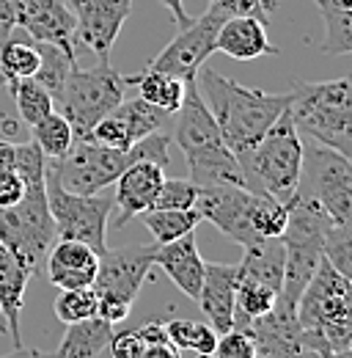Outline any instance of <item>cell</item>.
Masks as SVG:
<instances>
[{
	"label": "cell",
	"instance_id": "obj_36",
	"mask_svg": "<svg viewBox=\"0 0 352 358\" xmlns=\"http://www.w3.org/2000/svg\"><path fill=\"white\" fill-rule=\"evenodd\" d=\"M322 257L352 281V224H333L328 229Z\"/></svg>",
	"mask_w": 352,
	"mask_h": 358
},
{
	"label": "cell",
	"instance_id": "obj_4",
	"mask_svg": "<svg viewBox=\"0 0 352 358\" xmlns=\"http://www.w3.org/2000/svg\"><path fill=\"white\" fill-rule=\"evenodd\" d=\"M298 322L306 331V345L319 358L352 350V289L325 257L306 284L298 306Z\"/></svg>",
	"mask_w": 352,
	"mask_h": 358
},
{
	"label": "cell",
	"instance_id": "obj_49",
	"mask_svg": "<svg viewBox=\"0 0 352 358\" xmlns=\"http://www.w3.org/2000/svg\"><path fill=\"white\" fill-rule=\"evenodd\" d=\"M0 336H8V328H6V320H3V314H0Z\"/></svg>",
	"mask_w": 352,
	"mask_h": 358
},
{
	"label": "cell",
	"instance_id": "obj_13",
	"mask_svg": "<svg viewBox=\"0 0 352 358\" xmlns=\"http://www.w3.org/2000/svg\"><path fill=\"white\" fill-rule=\"evenodd\" d=\"M226 17L228 14L220 11L218 6H210L207 14L198 20H190V25L182 28L174 39L163 47V52H157L149 61L146 69L179 78L182 83H193L198 69L204 66V61L215 52V39H218V31Z\"/></svg>",
	"mask_w": 352,
	"mask_h": 358
},
{
	"label": "cell",
	"instance_id": "obj_45",
	"mask_svg": "<svg viewBox=\"0 0 352 358\" xmlns=\"http://www.w3.org/2000/svg\"><path fill=\"white\" fill-rule=\"evenodd\" d=\"M168 11H171V17H174V22L179 25V31L182 28H187L190 25V17H187V11H184V6H182V0H160Z\"/></svg>",
	"mask_w": 352,
	"mask_h": 358
},
{
	"label": "cell",
	"instance_id": "obj_33",
	"mask_svg": "<svg viewBox=\"0 0 352 358\" xmlns=\"http://www.w3.org/2000/svg\"><path fill=\"white\" fill-rule=\"evenodd\" d=\"M6 89H8V94L14 96V108H17L20 119H22L28 127H34L39 119H44L47 113L55 110L52 96H50V94L44 91V86H39L34 78L14 80V83H8Z\"/></svg>",
	"mask_w": 352,
	"mask_h": 358
},
{
	"label": "cell",
	"instance_id": "obj_51",
	"mask_svg": "<svg viewBox=\"0 0 352 358\" xmlns=\"http://www.w3.org/2000/svg\"><path fill=\"white\" fill-rule=\"evenodd\" d=\"M196 358H218L215 353H201V356H196Z\"/></svg>",
	"mask_w": 352,
	"mask_h": 358
},
{
	"label": "cell",
	"instance_id": "obj_40",
	"mask_svg": "<svg viewBox=\"0 0 352 358\" xmlns=\"http://www.w3.org/2000/svg\"><path fill=\"white\" fill-rule=\"evenodd\" d=\"M215 356L218 358H256V342L251 339V334L231 328V331H226V334L218 336Z\"/></svg>",
	"mask_w": 352,
	"mask_h": 358
},
{
	"label": "cell",
	"instance_id": "obj_28",
	"mask_svg": "<svg viewBox=\"0 0 352 358\" xmlns=\"http://www.w3.org/2000/svg\"><path fill=\"white\" fill-rule=\"evenodd\" d=\"M146 229L152 231L154 243L163 245V243H174L179 237L196 231V226L201 224V215L198 210H146L138 215Z\"/></svg>",
	"mask_w": 352,
	"mask_h": 358
},
{
	"label": "cell",
	"instance_id": "obj_5",
	"mask_svg": "<svg viewBox=\"0 0 352 358\" xmlns=\"http://www.w3.org/2000/svg\"><path fill=\"white\" fill-rule=\"evenodd\" d=\"M289 116L298 133H306L314 143L336 149L350 157L352 152V80H295L289 89Z\"/></svg>",
	"mask_w": 352,
	"mask_h": 358
},
{
	"label": "cell",
	"instance_id": "obj_30",
	"mask_svg": "<svg viewBox=\"0 0 352 358\" xmlns=\"http://www.w3.org/2000/svg\"><path fill=\"white\" fill-rule=\"evenodd\" d=\"M39 69V50L34 45V39H14L8 36L6 42H0V72L6 86L14 80H25L34 78Z\"/></svg>",
	"mask_w": 352,
	"mask_h": 358
},
{
	"label": "cell",
	"instance_id": "obj_48",
	"mask_svg": "<svg viewBox=\"0 0 352 358\" xmlns=\"http://www.w3.org/2000/svg\"><path fill=\"white\" fill-rule=\"evenodd\" d=\"M333 6H339V8H350L352 11V0H330Z\"/></svg>",
	"mask_w": 352,
	"mask_h": 358
},
{
	"label": "cell",
	"instance_id": "obj_8",
	"mask_svg": "<svg viewBox=\"0 0 352 358\" xmlns=\"http://www.w3.org/2000/svg\"><path fill=\"white\" fill-rule=\"evenodd\" d=\"M124 91L127 78L113 69L110 61H99L91 69H80L75 64L55 99V110L66 116L75 133H91L99 119L124 102Z\"/></svg>",
	"mask_w": 352,
	"mask_h": 358
},
{
	"label": "cell",
	"instance_id": "obj_12",
	"mask_svg": "<svg viewBox=\"0 0 352 358\" xmlns=\"http://www.w3.org/2000/svg\"><path fill=\"white\" fill-rule=\"evenodd\" d=\"M264 193H254L242 185H212L198 187L196 210L201 221H210L228 240L240 243L242 248L262 243L256 234V210Z\"/></svg>",
	"mask_w": 352,
	"mask_h": 358
},
{
	"label": "cell",
	"instance_id": "obj_27",
	"mask_svg": "<svg viewBox=\"0 0 352 358\" xmlns=\"http://www.w3.org/2000/svg\"><path fill=\"white\" fill-rule=\"evenodd\" d=\"M39 50V69L34 75V80L44 86V91L52 96V102L58 99V94L64 89V80L66 75L72 72V66L78 64V55L64 50L58 45H50V42H34Z\"/></svg>",
	"mask_w": 352,
	"mask_h": 358
},
{
	"label": "cell",
	"instance_id": "obj_2",
	"mask_svg": "<svg viewBox=\"0 0 352 358\" xmlns=\"http://www.w3.org/2000/svg\"><path fill=\"white\" fill-rule=\"evenodd\" d=\"M168 146H171V135H166L163 130L135 141L124 152L96 143L88 133H75L69 152L58 160H47V169L69 193H102L132 163L146 160L168 169Z\"/></svg>",
	"mask_w": 352,
	"mask_h": 358
},
{
	"label": "cell",
	"instance_id": "obj_17",
	"mask_svg": "<svg viewBox=\"0 0 352 358\" xmlns=\"http://www.w3.org/2000/svg\"><path fill=\"white\" fill-rule=\"evenodd\" d=\"M17 28L34 42H50L75 52V14L64 0H22Z\"/></svg>",
	"mask_w": 352,
	"mask_h": 358
},
{
	"label": "cell",
	"instance_id": "obj_11",
	"mask_svg": "<svg viewBox=\"0 0 352 358\" xmlns=\"http://www.w3.org/2000/svg\"><path fill=\"white\" fill-rule=\"evenodd\" d=\"M47 207L55 224V234L61 240H78L91 245L96 254L108 248V218L113 213V196L108 193H69L58 185L55 174L47 169Z\"/></svg>",
	"mask_w": 352,
	"mask_h": 358
},
{
	"label": "cell",
	"instance_id": "obj_31",
	"mask_svg": "<svg viewBox=\"0 0 352 358\" xmlns=\"http://www.w3.org/2000/svg\"><path fill=\"white\" fill-rule=\"evenodd\" d=\"M72 138H75L72 124H69L66 116L58 113V110L47 113L44 119H39V122L31 127V141L42 149V155L47 160L64 157V155L69 152V146H72Z\"/></svg>",
	"mask_w": 352,
	"mask_h": 358
},
{
	"label": "cell",
	"instance_id": "obj_23",
	"mask_svg": "<svg viewBox=\"0 0 352 358\" xmlns=\"http://www.w3.org/2000/svg\"><path fill=\"white\" fill-rule=\"evenodd\" d=\"M31 275L34 273L0 243V314L6 320V328H8V336H11L14 348H22L20 314L25 306V289H28Z\"/></svg>",
	"mask_w": 352,
	"mask_h": 358
},
{
	"label": "cell",
	"instance_id": "obj_20",
	"mask_svg": "<svg viewBox=\"0 0 352 358\" xmlns=\"http://www.w3.org/2000/svg\"><path fill=\"white\" fill-rule=\"evenodd\" d=\"M47 278L58 289L94 287L99 254L78 240H61L47 251Z\"/></svg>",
	"mask_w": 352,
	"mask_h": 358
},
{
	"label": "cell",
	"instance_id": "obj_24",
	"mask_svg": "<svg viewBox=\"0 0 352 358\" xmlns=\"http://www.w3.org/2000/svg\"><path fill=\"white\" fill-rule=\"evenodd\" d=\"M237 281H256L281 292L284 281V243L281 237H267L245 248L242 262H237Z\"/></svg>",
	"mask_w": 352,
	"mask_h": 358
},
{
	"label": "cell",
	"instance_id": "obj_53",
	"mask_svg": "<svg viewBox=\"0 0 352 358\" xmlns=\"http://www.w3.org/2000/svg\"><path fill=\"white\" fill-rule=\"evenodd\" d=\"M6 89V80H3V72H0V91Z\"/></svg>",
	"mask_w": 352,
	"mask_h": 358
},
{
	"label": "cell",
	"instance_id": "obj_18",
	"mask_svg": "<svg viewBox=\"0 0 352 358\" xmlns=\"http://www.w3.org/2000/svg\"><path fill=\"white\" fill-rule=\"evenodd\" d=\"M166 179V169L157 163H132L130 169L122 171V177L116 179V196H113V210L116 226L130 224L132 218H138L140 213L154 207V199L160 193V185Z\"/></svg>",
	"mask_w": 352,
	"mask_h": 358
},
{
	"label": "cell",
	"instance_id": "obj_9",
	"mask_svg": "<svg viewBox=\"0 0 352 358\" xmlns=\"http://www.w3.org/2000/svg\"><path fill=\"white\" fill-rule=\"evenodd\" d=\"M22 185H25L22 201L14 207H0V243L31 273H36L58 234L47 207L44 177L25 179Z\"/></svg>",
	"mask_w": 352,
	"mask_h": 358
},
{
	"label": "cell",
	"instance_id": "obj_21",
	"mask_svg": "<svg viewBox=\"0 0 352 358\" xmlns=\"http://www.w3.org/2000/svg\"><path fill=\"white\" fill-rule=\"evenodd\" d=\"M154 265L166 270V275L174 281L176 287L187 295V298H198L201 281H204V259L198 254V243L196 234H184L174 243H163L154 248Z\"/></svg>",
	"mask_w": 352,
	"mask_h": 358
},
{
	"label": "cell",
	"instance_id": "obj_15",
	"mask_svg": "<svg viewBox=\"0 0 352 358\" xmlns=\"http://www.w3.org/2000/svg\"><path fill=\"white\" fill-rule=\"evenodd\" d=\"M75 14V45L91 50L99 61H110L132 0H66Z\"/></svg>",
	"mask_w": 352,
	"mask_h": 358
},
{
	"label": "cell",
	"instance_id": "obj_37",
	"mask_svg": "<svg viewBox=\"0 0 352 358\" xmlns=\"http://www.w3.org/2000/svg\"><path fill=\"white\" fill-rule=\"evenodd\" d=\"M198 196V185L190 179H163L160 193L152 210H193Z\"/></svg>",
	"mask_w": 352,
	"mask_h": 358
},
{
	"label": "cell",
	"instance_id": "obj_41",
	"mask_svg": "<svg viewBox=\"0 0 352 358\" xmlns=\"http://www.w3.org/2000/svg\"><path fill=\"white\" fill-rule=\"evenodd\" d=\"M108 350H110V358H140L143 356V350H146V342L140 339L138 328H135V331L130 328V331L113 334Z\"/></svg>",
	"mask_w": 352,
	"mask_h": 358
},
{
	"label": "cell",
	"instance_id": "obj_7",
	"mask_svg": "<svg viewBox=\"0 0 352 358\" xmlns=\"http://www.w3.org/2000/svg\"><path fill=\"white\" fill-rule=\"evenodd\" d=\"M295 201L308 204L333 224H352L350 157L319 143H303V166Z\"/></svg>",
	"mask_w": 352,
	"mask_h": 358
},
{
	"label": "cell",
	"instance_id": "obj_19",
	"mask_svg": "<svg viewBox=\"0 0 352 358\" xmlns=\"http://www.w3.org/2000/svg\"><path fill=\"white\" fill-rule=\"evenodd\" d=\"M234 295H237V265H223V262L204 265V281L196 301L218 336L234 328Z\"/></svg>",
	"mask_w": 352,
	"mask_h": 358
},
{
	"label": "cell",
	"instance_id": "obj_42",
	"mask_svg": "<svg viewBox=\"0 0 352 358\" xmlns=\"http://www.w3.org/2000/svg\"><path fill=\"white\" fill-rule=\"evenodd\" d=\"M132 303L122 301V298H113V295H99L96 292V317H102L105 322L110 325H119L130 317Z\"/></svg>",
	"mask_w": 352,
	"mask_h": 358
},
{
	"label": "cell",
	"instance_id": "obj_16",
	"mask_svg": "<svg viewBox=\"0 0 352 358\" xmlns=\"http://www.w3.org/2000/svg\"><path fill=\"white\" fill-rule=\"evenodd\" d=\"M248 334L256 342V350L272 358H319L306 345V331L298 322L295 309L275 301L267 314L248 322Z\"/></svg>",
	"mask_w": 352,
	"mask_h": 358
},
{
	"label": "cell",
	"instance_id": "obj_25",
	"mask_svg": "<svg viewBox=\"0 0 352 358\" xmlns=\"http://www.w3.org/2000/svg\"><path fill=\"white\" fill-rule=\"evenodd\" d=\"M113 334H116L113 325L94 314L88 320L66 325V334H64L58 350L47 358H96L102 350H108Z\"/></svg>",
	"mask_w": 352,
	"mask_h": 358
},
{
	"label": "cell",
	"instance_id": "obj_6",
	"mask_svg": "<svg viewBox=\"0 0 352 358\" xmlns=\"http://www.w3.org/2000/svg\"><path fill=\"white\" fill-rule=\"evenodd\" d=\"M245 177V187L267 193L281 204H292L303 166V138L298 133L289 110H284L267 130L251 155L237 160Z\"/></svg>",
	"mask_w": 352,
	"mask_h": 358
},
{
	"label": "cell",
	"instance_id": "obj_52",
	"mask_svg": "<svg viewBox=\"0 0 352 358\" xmlns=\"http://www.w3.org/2000/svg\"><path fill=\"white\" fill-rule=\"evenodd\" d=\"M256 358H272V356H267V353H262V350H256Z\"/></svg>",
	"mask_w": 352,
	"mask_h": 358
},
{
	"label": "cell",
	"instance_id": "obj_34",
	"mask_svg": "<svg viewBox=\"0 0 352 358\" xmlns=\"http://www.w3.org/2000/svg\"><path fill=\"white\" fill-rule=\"evenodd\" d=\"M168 339L176 350H193L196 356L201 353H215L218 334L210 322H196V320H171L166 322Z\"/></svg>",
	"mask_w": 352,
	"mask_h": 358
},
{
	"label": "cell",
	"instance_id": "obj_3",
	"mask_svg": "<svg viewBox=\"0 0 352 358\" xmlns=\"http://www.w3.org/2000/svg\"><path fill=\"white\" fill-rule=\"evenodd\" d=\"M171 122L176 127L171 138L187 160L190 182H196L198 187H212V185H242L245 187L242 169L237 157L231 155V149L223 143L215 116L210 113L196 80L187 83L184 99Z\"/></svg>",
	"mask_w": 352,
	"mask_h": 358
},
{
	"label": "cell",
	"instance_id": "obj_44",
	"mask_svg": "<svg viewBox=\"0 0 352 358\" xmlns=\"http://www.w3.org/2000/svg\"><path fill=\"white\" fill-rule=\"evenodd\" d=\"M140 358H182V353L176 350L171 342H160V345H149Z\"/></svg>",
	"mask_w": 352,
	"mask_h": 358
},
{
	"label": "cell",
	"instance_id": "obj_1",
	"mask_svg": "<svg viewBox=\"0 0 352 358\" xmlns=\"http://www.w3.org/2000/svg\"><path fill=\"white\" fill-rule=\"evenodd\" d=\"M196 86L201 91L210 113L215 116L223 143L231 149L237 160L251 155L275 119L289 108V91L272 94L262 89H248L215 69L201 66L196 75Z\"/></svg>",
	"mask_w": 352,
	"mask_h": 358
},
{
	"label": "cell",
	"instance_id": "obj_14",
	"mask_svg": "<svg viewBox=\"0 0 352 358\" xmlns=\"http://www.w3.org/2000/svg\"><path fill=\"white\" fill-rule=\"evenodd\" d=\"M154 248L157 243H132L124 248H105L99 254V265L94 275V289L99 295H113L127 303H135L140 287L154 268Z\"/></svg>",
	"mask_w": 352,
	"mask_h": 358
},
{
	"label": "cell",
	"instance_id": "obj_10",
	"mask_svg": "<svg viewBox=\"0 0 352 358\" xmlns=\"http://www.w3.org/2000/svg\"><path fill=\"white\" fill-rule=\"evenodd\" d=\"M333 226L322 213L311 210L308 204L292 201L289 204V221L281 234L284 243V281H281V292L278 301L286 303L289 309L298 306L306 284L311 281L314 270L322 259V245H325V234Z\"/></svg>",
	"mask_w": 352,
	"mask_h": 358
},
{
	"label": "cell",
	"instance_id": "obj_46",
	"mask_svg": "<svg viewBox=\"0 0 352 358\" xmlns=\"http://www.w3.org/2000/svg\"><path fill=\"white\" fill-rule=\"evenodd\" d=\"M14 169V143L0 138V171H8Z\"/></svg>",
	"mask_w": 352,
	"mask_h": 358
},
{
	"label": "cell",
	"instance_id": "obj_39",
	"mask_svg": "<svg viewBox=\"0 0 352 358\" xmlns=\"http://www.w3.org/2000/svg\"><path fill=\"white\" fill-rule=\"evenodd\" d=\"M210 6H218L228 17H256L267 25L278 3L275 0H210Z\"/></svg>",
	"mask_w": 352,
	"mask_h": 358
},
{
	"label": "cell",
	"instance_id": "obj_38",
	"mask_svg": "<svg viewBox=\"0 0 352 358\" xmlns=\"http://www.w3.org/2000/svg\"><path fill=\"white\" fill-rule=\"evenodd\" d=\"M91 138L96 141V143H102V146H110V149H130L132 143V135H130V127L124 124V119L122 116H116L113 110L105 116V119H99L94 127H91Z\"/></svg>",
	"mask_w": 352,
	"mask_h": 358
},
{
	"label": "cell",
	"instance_id": "obj_43",
	"mask_svg": "<svg viewBox=\"0 0 352 358\" xmlns=\"http://www.w3.org/2000/svg\"><path fill=\"white\" fill-rule=\"evenodd\" d=\"M20 8H22V0H0V42H6L14 34Z\"/></svg>",
	"mask_w": 352,
	"mask_h": 358
},
{
	"label": "cell",
	"instance_id": "obj_47",
	"mask_svg": "<svg viewBox=\"0 0 352 358\" xmlns=\"http://www.w3.org/2000/svg\"><path fill=\"white\" fill-rule=\"evenodd\" d=\"M0 358H47L44 353L34 350V348H14L8 356H0Z\"/></svg>",
	"mask_w": 352,
	"mask_h": 358
},
{
	"label": "cell",
	"instance_id": "obj_32",
	"mask_svg": "<svg viewBox=\"0 0 352 358\" xmlns=\"http://www.w3.org/2000/svg\"><path fill=\"white\" fill-rule=\"evenodd\" d=\"M113 113L124 119V124L130 127L132 141H140V138H146V135L160 133V130L174 119L171 113H166V110L154 108L152 102H146V99H140V96H135V99H124Z\"/></svg>",
	"mask_w": 352,
	"mask_h": 358
},
{
	"label": "cell",
	"instance_id": "obj_22",
	"mask_svg": "<svg viewBox=\"0 0 352 358\" xmlns=\"http://www.w3.org/2000/svg\"><path fill=\"white\" fill-rule=\"evenodd\" d=\"M215 50L237 61H256L262 55H278V47L267 42V25L256 17H226L215 39Z\"/></svg>",
	"mask_w": 352,
	"mask_h": 358
},
{
	"label": "cell",
	"instance_id": "obj_50",
	"mask_svg": "<svg viewBox=\"0 0 352 358\" xmlns=\"http://www.w3.org/2000/svg\"><path fill=\"white\" fill-rule=\"evenodd\" d=\"M328 358H352V350H344V353H336V356H328Z\"/></svg>",
	"mask_w": 352,
	"mask_h": 358
},
{
	"label": "cell",
	"instance_id": "obj_35",
	"mask_svg": "<svg viewBox=\"0 0 352 358\" xmlns=\"http://www.w3.org/2000/svg\"><path fill=\"white\" fill-rule=\"evenodd\" d=\"M55 317L64 325L80 322L96 314V289L94 287H80V289H61L58 298L52 301Z\"/></svg>",
	"mask_w": 352,
	"mask_h": 358
},
{
	"label": "cell",
	"instance_id": "obj_26",
	"mask_svg": "<svg viewBox=\"0 0 352 358\" xmlns=\"http://www.w3.org/2000/svg\"><path fill=\"white\" fill-rule=\"evenodd\" d=\"M127 86H138V96L152 102L154 108L166 110L174 116L184 99V89L187 83H182L179 78H171V75H163V72H154V69H146L140 75H132L127 78Z\"/></svg>",
	"mask_w": 352,
	"mask_h": 358
},
{
	"label": "cell",
	"instance_id": "obj_29",
	"mask_svg": "<svg viewBox=\"0 0 352 358\" xmlns=\"http://www.w3.org/2000/svg\"><path fill=\"white\" fill-rule=\"evenodd\" d=\"M322 17V28H325V42L322 52L330 55H350L352 52V11L350 8H339L330 0H314Z\"/></svg>",
	"mask_w": 352,
	"mask_h": 358
}]
</instances>
